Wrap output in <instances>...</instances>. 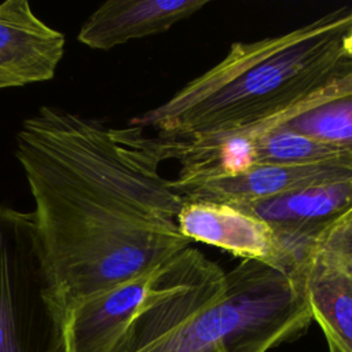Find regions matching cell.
Listing matches in <instances>:
<instances>
[{
	"label": "cell",
	"instance_id": "5b68a950",
	"mask_svg": "<svg viewBox=\"0 0 352 352\" xmlns=\"http://www.w3.org/2000/svg\"><path fill=\"white\" fill-rule=\"evenodd\" d=\"M297 274L312 319L326 340L352 352V219L309 241L301 252Z\"/></svg>",
	"mask_w": 352,
	"mask_h": 352
},
{
	"label": "cell",
	"instance_id": "9a60e30c",
	"mask_svg": "<svg viewBox=\"0 0 352 352\" xmlns=\"http://www.w3.org/2000/svg\"><path fill=\"white\" fill-rule=\"evenodd\" d=\"M327 341V345H329V352H344L334 341L331 340H326Z\"/></svg>",
	"mask_w": 352,
	"mask_h": 352
},
{
	"label": "cell",
	"instance_id": "6da1fadb",
	"mask_svg": "<svg viewBox=\"0 0 352 352\" xmlns=\"http://www.w3.org/2000/svg\"><path fill=\"white\" fill-rule=\"evenodd\" d=\"M143 131L43 106L16 133L41 257L66 312L191 245L176 226L183 201L160 176Z\"/></svg>",
	"mask_w": 352,
	"mask_h": 352
},
{
	"label": "cell",
	"instance_id": "7c38bea8",
	"mask_svg": "<svg viewBox=\"0 0 352 352\" xmlns=\"http://www.w3.org/2000/svg\"><path fill=\"white\" fill-rule=\"evenodd\" d=\"M208 4L209 0H109L88 16L77 38L91 48L110 50L162 33Z\"/></svg>",
	"mask_w": 352,
	"mask_h": 352
},
{
	"label": "cell",
	"instance_id": "7a4b0ae2",
	"mask_svg": "<svg viewBox=\"0 0 352 352\" xmlns=\"http://www.w3.org/2000/svg\"><path fill=\"white\" fill-rule=\"evenodd\" d=\"M311 320L298 274L257 260L224 272L190 245L162 268L113 352H267Z\"/></svg>",
	"mask_w": 352,
	"mask_h": 352
},
{
	"label": "cell",
	"instance_id": "30bf717a",
	"mask_svg": "<svg viewBox=\"0 0 352 352\" xmlns=\"http://www.w3.org/2000/svg\"><path fill=\"white\" fill-rule=\"evenodd\" d=\"M165 265L73 307L66 318L67 352H113Z\"/></svg>",
	"mask_w": 352,
	"mask_h": 352
},
{
	"label": "cell",
	"instance_id": "8992f818",
	"mask_svg": "<svg viewBox=\"0 0 352 352\" xmlns=\"http://www.w3.org/2000/svg\"><path fill=\"white\" fill-rule=\"evenodd\" d=\"M179 232L191 241L213 245L243 260H257L289 274L297 264L279 234L264 220L235 206L205 201H183Z\"/></svg>",
	"mask_w": 352,
	"mask_h": 352
},
{
	"label": "cell",
	"instance_id": "ba28073f",
	"mask_svg": "<svg viewBox=\"0 0 352 352\" xmlns=\"http://www.w3.org/2000/svg\"><path fill=\"white\" fill-rule=\"evenodd\" d=\"M348 177L352 168L340 165H252L238 173L176 177L169 187L182 201L241 205Z\"/></svg>",
	"mask_w": 352,
	"mask_h": 352
},
{
	"label": "cell",
	"instance_id": "4fadbf2b",
	"mask_svg": "<svg viewBox=\"0 0 352 352\" xmlns=\"http://www.w3.org/2000/svg\"><path fill=\"white\" fill-rule=\"evenodd\" d=\"M246 138L250 140L253 165H340L352 168V157L348 153L297 132L274 129Z\"/></svg>",
	"mask_w": 352,
	"mask_h": 352
},
{
	"label": "cell",
	"instance_id": "3957f363",
	"mask_svg": "<svg viewBox=\"0 0 352 352\" xmlns=\"http://www.w3.org/2000/svg\"><path fill=\"white\" fill-rule=\"evenodd\" d=\"M351 28L352 8L342 7L283 34L232 43L219 63L129 125L194 139L271 118L352 67L342 51Z\"/></svg>",
	"mask_w": 352,
	"mask_h": 352
},
{
	"label": "cell",
	"instance_id": "9c48e42d",
	"mask_svg": "<svg viewBox=\"0 0 352 352\" xmlns=\"http://www.w3.org/2000/svg\"><path fill=\"white\" fill-rule=\"evenodd\" d=\"M65 36L44 23L26 0L0 4V89L51 80Z\"/></svg>",
	"mask_w": 352,
	"mask_h": 352
},
{
	"label": "cell",
	"instance_id": "5bb4252c",
	"mask_svg": "<svg viewBox=\"0 0 352 352\" xmlns=\"http://www.w3.org/2000/svg\"><path fill=\"white\" fill-rule=\"evenodd\" d=\"M342 51L345 56L352 60V28L348 30V33L342 38Z\"/></svg>",
	"mask_w": 352,
	"mask_h": 352
},
{
	"label": "cell",
	"instance_id": "52a82bcc",
	"mask_svg": "<svg viewBox=\"0 0 352 352\" xmlns=\"http://www.w3.org/2000/svg\"><path fill=\"white\" fill-rule=\"evenodd\" d=\"M231 206L268 223L297 263L309 241L352 219V177L311 184L267 199Z\"/></svg>",
	"mask_w": 352,
	"mask_h": 352
},
{
	"label": "cell",
	"instance_id": "277c9868",
	"mask_svg": "<svg viewBox=\"0 0 352 352\" xmlns=\"http://www.w3.org/2000/svg\"><path fill=\"white\" fill-rule=\"evenodd\" d=\"M66 318L33 212L0 205V352H67Z\"/></svg>",
	"mask_w": 352,
	"mask_h": 352
},
{
	"label": "cell",
	"instance_id": "8fae6325",
	"mask_svg": "<svg viewBox=\"0 0 352 352\" xmlns=\"http://www.w3.org/2000/svg\"><path fill=\"white\" fill-rule=\"evenodd\" d=\"M274 129L314 138L352 157V67L296 106L271 118L241 131L213 136H253Z\"/></svg>",
	"mask_w": 352,
	"mask_h": 352
}]
</instances>
